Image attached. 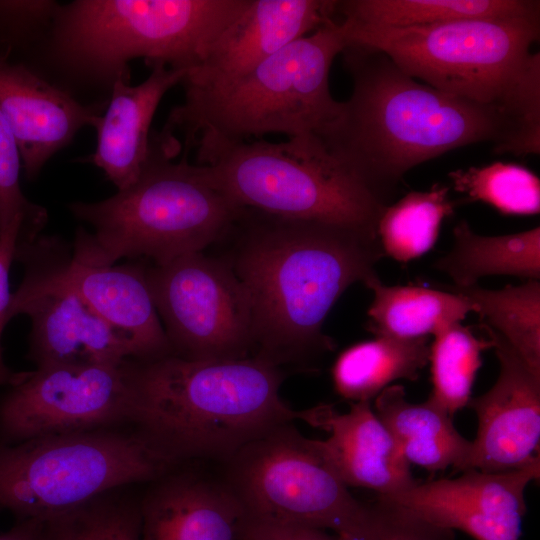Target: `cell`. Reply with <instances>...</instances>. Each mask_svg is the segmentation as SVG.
<instances>
[{"instance_id":"cell-1","label":"cell","mask_w":540,"mask_h":540,"mask_svg":"<svg viewBox=\"0 0 540 540\" xmlns=\"http://www.w3.org/2000/svg\"><path fill=\"white\" fill-rule=\"evenodd\" d=\"M341 54L352 93L319 138L387 205L405 173L450 150L489 142L497 153L540 152L505 112L419 82L380 50L349 44Z\"/></svg>"},{"instance_id":"cell-2","label":"cell","mask_w":540,"mask_h":540,"mask_svg":"<svg viewBox=\"0 0 540 540\" xmlns=\"http://www.w3.org/2000/svg\"><path fill=\"white\" fill-rule=\"evenodd\" d=\"M224 259L250 305L251 357L279 367L333 348L322 330L344 291L378 278L377 237L330 223L288 219L244 208L229 231Z\"/></svg>"},{"instance_id":"cell-3","label":"cell","mask_w":540,"mask_h":540,"mask_svg":"<svg viewBox=\"0 0 540 540\" xmlns=\"http://www.w3.org/2000/svg\"><path fill=\"white\" fill-rule=\"evenodd\" d=\"M129 378V425L174 467L225 464L250 442L300 418L280 396V368L254 357L130 359Z\"/></svg>"},{"instance_id":"cell-4","label":"cell","mask_w":540,"mask_h":540,"mask_svg":"<svg viewBox=\"0 0 540 540\" xmlns=\"http://www.w3.org/2000/svg\"><path fill=\"white\" fill-rule=\"evenodd\" d=\"M342 20H329L269 56L247 73L206 88H184L161 131L183 137L204 164L224 148L267 134L319 136L339 115L342 101L329 88L331 65L348 46Z\"/></svg>"},{"instance_id":"cell-5","label":"cell","mask_w":540,"mask_h":540,"mask_svg":"<svg viewBox=\"0 0 540 540\" xmlns=\"http://www.w3.org/2000/svg\"><path fill=\"white\" fill-rule=\"evenodd\" d=\"M349 44L382 51L405 73L460 98L497 108L540 141V13L416 27L342 19Z\"/></svg>"},{"instance_id":"cell-6","label":"cell","mask_w":540,"mask_h":540,"mask_svg":"<svg viewBox=\"0 0 540 540\" xmlns=\"http://www.w3.org/2000/svg\"><path fill=\"white\" fill-rule=\"evenodd\" d=\"M151 144L150 159L133 184L98 202L68 205L91 228L77 230L73 260L110 266L123 258H148L163 264L203 252L240 217L244 207L211 184L203 165L186 157L172 162L155 138Z\"/></svg>"},{"instance_id":"cell-7","label":"cell","mask_w":540,"mask_h":540,"mask_svg":"<svg viewBox=\"0 0 540 540\" xmlns=\"http://www.w3.org/2000/svg\"><path fill=\"white\" fill-rule=\"evenodd\" d=\"M248 1L76 0L59 4L45 38L62 68L110 86L139 57L188 73Z\"/></svg>"},{"instance_id":"cell-8","label":"cell","mask_w":540,"mask_h":540,"mask_svg":"<svg viewBox=\"0 0 540 540\" xmlns=\"http://www.w3.org/2000/svg\"><path fill=\"white\" fill-rule=\"evenodd\" d=\"M200 165L211 184L237 205L277 217L330 223L377 237L388 206L316 134L278 143H238Z\"/></svg>"},{"instance_id":"cell-9","label":"cell","mask_w":540,"mask_h":540,"mask_svg":"<svg viewBox=\"0 0 540 540\" xmlns=\"http://www.w3.org/2000/svg\"><path fill=\"white\" fill-rule=\"evenodd\" d=\"M175 468L130 425L0 444V511L43 521Z\"/></svg>"},{"instance_id":"cell-10","label":"cell","mask_w":540,"mask_h":540,"mask_svg":"<svg viewBox=\"0 0 540 540\" xmlns=\"http://www.w3.org/2000/svg\"><path fill=\"white\" fill-rule=\"evenodd\" d=\"M223 480L249 519L331 530L356 540L372 521V506L355 499L293 422L240 449Z\"/></svg>"},{"instance_id":"cell-11","label":"cell","mask_w":540,"mask_h":540,"mask_svg":"<svg viewBox=\"0 0 540 540\" xmlns=\"http://www.w3.org/2000/svg\"><path fill=\"white\" fill-rule=\"evenodd\" d=\"M172 355L220 361L251 357L247 294L224 258L196 252L146 267Z\"/></svg>"},{"instance_id":"cell-12","label":"cell","mask_w":540,"mask_h":540,"mask_svg":"<svg viewBox=\"0 0 540 540\" xmlns=\"http://www.w3.org/2000/svg\"><path fill=\"white\" fill-rule=\"evenodd\" d=\"M65 245L38 236L17 247L24 276L12 293L9 319L31 320L28 359L36 368L53 365H118L137 359L134 345L101 318L62 278Z\"/></svg>"},{"instance_id":"cell-13","label":"cell","mask_w":540,"mask_h":540,"mask_svg":"<svg viewBox=\"0 0 540 540\" xmlns=\"http://www.w3.org/2000/svg\"><path fill=\"white\" fill-rule=\"evenodd\" d=\"M129 360L22 372L0 395V444L129 425Z\"/></svg>"},{"instance_id":"cell-14","label":"cell","mask_w":540,"mask_h":540,"mask_svg":"<svg viewBox=\"0 0 540 540\" xmlns=\"http://www.w3.org/2000/svg\"><path fill=\"white\" fill-rule=\"evenodd\" d=\"M540 457L503 472L464 471L454 479H439L379 500L410 511L449 530H460L475 540H519L526 513L528 484L539 478Z\"/></svg>"},{"instance_id":"cell-15","label":"cell","mask_w":540,"mask_h":540,"mask_svg":"<svg viewBox=\"0 0 540 540\" xmlns=\"http://www.w3.org/2000/svg\"><path fill=\"white\" fill-rule=\"evenodd\" d=\"M500 372L495 384L468 406L478 418V431L459 471L503 472L539 458L540 376L535 375L508 344L485 324Z\"/></svg>"},{"instance_id":"cell-16","label":"cell","mask_w":540,"mask_h":540,"mask_svg":"<svg viewBox=\"0 0 540 540\" xmlns=\"http://www.w3.org/2000/svg\"><path fill=\"white\" fill-rule=\"evenodd\" d=\"M336 9V0H249L181 84L206 88L236 79L336 18Z\"/></svg>"},{"instance_id":"cell-17","label":"cell","mask_w":540,"mask_h":540,"mask_svg":"<svg viewBox=\"0 0 540 540\" xmlns=\"http://www.w3.org/2000/svg\"><path fill=\"white\" fill-rule=\"evenodd\" d=\"M300 420L328 432L325 440L310 439L311 444L347 487L389 495L418 483L370 401L354 402L345 413L320 404L300 411Z\"/></svg>"},{"instance_id":"cell-18","label":"cell","mask_w":540,"mask_h":540,"mask_svg":"<svg viewBox=\"0 0 540 540\" xmlns=\"http://www.w3.org/2000/svg\"><path fill=\"white\" fill-rule=\"evenodd\" d=\"M147 485L140 540H244L249 517L223 478L178 467Z\"/></svg>"},{"instance_id":"cell-19","label":"cell","mask_w":540,"mask_h":540,"mask_svg":"<svg viewBox=\"0 0 540 540\" xmlns=\"http://www.w3.org/2000/svg\"><path fill=\"white\" fill-rule=\"evenodd\" d=\"M104 109L83 105L21 64L0 61V112L17 142L29 180L82 127H94Z\"/></svg>"},{"instance_id":"cell-20","label":"cell","mask_w":540,"mask_h":540,"mask_svg":"<svg viewBox=\"0 0 540 540\" xmlns=\"http://www.w3.org/2000/svg\"><path fill=\"white\" fill-rule=\"evenodd\" d=\"M150 75L137 85L120 76L94 128L97 146L92 162L123 190L133 184L146 167L152 151L150 126L162 97L187 74L164 64L151 66Z\"/></svg>"},{"instance_id":"cell-21","label":"cell","mask_w":540,"mask_h":540,"mask_svg":"<svg viewBox=\"0 0 540 540\" xmlns=\"http://www.w3.org/2000/svg\"><path fill=\"white\" fill-rule=\"evenodd\" d=\"M63 280L107 323L125 334L137 359L149 361L172 355L139 264L91 266L72 258L66 247L59 263Z\"/></svg>"},{"instance_id":"cell-22","label":"cell","mask_w":540,"mask_h":540,"mask_svg":"<svg viewBox=\"0 0 540 540\" xmlns=\"http://www.w3.org/2000/svg\"><path fill=\"white\" fill-rule=\"evenodd\" d=\"M373 410L409 464L429 472L450 466L460 470L471 441L460 435L452 417L432 400L411 403L404 386L394 384L375 397Z\"/></svg>"},{"instance_id":"cell-23","label":"cell","mask_w":540,"mask_h":540,"mask_svg":"<svg viewBox=\"0 0 540 540\" xmlns=\"http://www.w3.org/2000/svg\"><path fill=\"white\" fill-rule=\"evenodd\" d=\"M373 291L368 329L376 336L419 339L459 323L473 303L463 294L417 285H383L379 278L366 285Z\"/></svg>"},{"instance_id":"cell-24","label":"cell","mask_w":540,"mask_h":540,"mask_svg":"<svg viewBox=\"0 0 540 540\" xmlns=\"http://www.w3.org/2000/svg\"><path fill=\"white\" fill-rule=\"evenodd\" d=\"M453 247L435 266L448 274L455 288H467L486 276L511 275L540 278V228L520 233L483 236L466 221L453 229Z\"/></svg>"},{"instance_id":"cell-25","label":"cell","mask_w":540,"mask_h":540,"mask_svg":"<svg viewBox=\"0 0 540 540\" xmlns=\"http://www.w3.org/2000/svg\"><path fill=\"white\" fill-rule=\"evenodd\" d=\"M428 357V337L376 336L356 343L342 351L332 367L335 391L352 403L371 402L396 380H417Z\"/></svg>"},{"instance_id":"cell-26","label":"cell","mask_w":540,"mask_h":540,"mask_svg":"<svg viewBox=\"0 0 540 540\" xmlns=\"http://www.w3.org/2000/svg\"><path fill=\"white\" fill-rule=\"evenodd\" d=\"M337 15L380 27H416L476 18H509L540 13L535 0H344Z\"/></svg>"},{"instance_id":"cell-27","label":"cell","mask_w":540,"mask_h":540,"mask_svg":"<svg viewBox=\"0 0 540 540\" xmlns=\"http://www.w3.org/2000/svg\"><path fill=\"white\" fill-rule=\"evenodd\" d=\"M474 305L482 324L501 335L525 362L540 376V283L528 280L519 286L508 285L491 290L477 284L454 288Z\"/></svg>"},{"instance_id":"cell-28","label":"cell","mask_w":540,"mask_h":540,"mask_svg":"<svg viewBox=\"0 0 540 540\" xmlns=\"http://www.w3.org/2000/svg\"><path fill=\"white\" fill-rule=\"evenodd\" d=\"M456 202L449 188L435 184L430 190L413 191L383 210L377 237L384 255L408 263L435 245L443 221L454 213Z\"/></svg>"},{"instance_id":"cell-29","label":"cell","mask_w":540,"mask_h":540,"mask_svg":"<svg viewBox=\"0 0 540 540\" xmlns=\"http://www.w3.org/2000/svg\"><path fill=\"white\" fill-rule=\"evenodd\" d=\"M139 485L105 492L42 521L38 540H140Z\"/></svg>"},{"instance_id":"cell-30","label":"cell","mask_w":540,"mask_h":540,"mask_svg":"<svg viewBox=\"0 0 540 540\" xmlns=\"http://www.w3.org/2000/svg\"><path fill=\"white\" fill-rule=\"evenodd\" d=\"M429 345L432 392L429 399L451 417L468 406L482 353L492 349V341L476 336L461 322L433 335Z\"/></svg>"},{"instance_id":"cell-31","label":"cell","mask_w":540,"mask_h":540,"mask_svg":"<svg viewBox=\"0 0 540 540\" xmlns=\"http://www.w3.org/2000/svg\"><path fill=\"white\" fill-rule=\"evenodd\" d=\"M448 176L454 190L468 201L483 202L501 214L530 216L540 211V180L521 165L497 161L458 169Z\"/></svg>"},{"instance_id":"cell-32","label":"cell","mask_w":540,"mask_h":540,"mask_svg":"<svg viewBox=\"0 0 540 540\" xmlns=\"http://www.w3.org/2000/svg\"><path fill=\"white\" fill-rule=\"evenodd\" d=\"M22 160L13 133L0 112V235L17 233L21 244L39 236L47 211L26 198L20 185Z\"/></svg>"},{"instance_id":"cell-33","label":"cell","mask_w":540,"mask_h":540,"mask_svg":"<svg viewBox=\"0 0 540 540\" xmlns=\"http://www.w3.org/2000/svg\"><path fill=\"white\" fill-rule=\"evenodd\" d=\"M59 4L0 0V61L18 63L46 35Z\"/></svg>"},{"instance_id":"cell-34","label":"cell","mask_w":540,"mask_h":540,"mask_svg":"<svg viewBox=\"0 0 540 540\" xmlns=\"http://www.w3.org/2000/svg\"><path fill=\"white\" fill-rule=\"evenodd\" d=\"M356 540H454V534L401 506L377 499L368 530Z\"/></svg>"},{"instance_id":"cell-35","label":"cell","mask_w":540,"mask_h":540,"mask_svg":"<svg viewBox=\"0 0 540 540\" xmlns=\"http://www.w3.org/2000/svg\"><path fill=\"white\" fill-rule=\"evenodd\" d=\"M19 244L20 238L16 233L0 235V387L14 383L21 375V372H14L6 365L1 345L4 328L10 320L8 314L12 293L9 287V272Z\"/></svg>"},{"instance_id":"cell-36","label":"cell","mask_w":540,"mask_h":540,"mask_svg":"<svg viewBox=\"0 0 540 540\" xmlns=\"http://www.w3.org/2000/svg\"><path fill=\"white\" fill-rule=\"evenodd\" d=\"M244 540H343L326 531L301 525L249 519Z\"/></svg>"},{"instance_id":"cell-37","label":"cell","mask_w":540,"mask_h":540,"mask_svg":"<svg viewBox=\"0 0 540 540\" xmlns=\"http://www.w3.org/2000/svg\"><path fill=\"white\" fill-rule=\"evenodd\" d=\"M41 525V520H16L9 530L0 534V540H38Z\"/></svg>"}]
</instances>
